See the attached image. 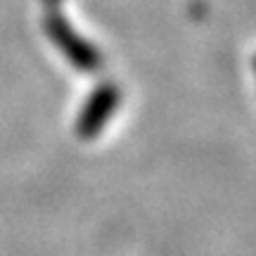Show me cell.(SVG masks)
<instances>
[{
    "mask_svg": "<svg viewBox=\"0 0 256 256\" xmlns=\"http://www.w3.org/2000/svg\"><path fill=\"white\" fill-rule=\"evenodd\" d=\"M43 5H46V14H43L46 34L55 43L57 50L64 55V60H69V64L76 66L78 72H98L102 64L98 48L90 46L69 24V19L64 17L62 8H60V0H43Z\"/></svg>",
    "mask_w": 256,
    "mask_h": 256,
    "instance_id": "obj_1",
    "label": "cell"
},
{
    "mask_svg": "<svg viewBox=\"0 0 256 256\" xmlns=\"http://www.w3.org/2000/svg\"><path fill=\"white\" fill-rule=\"evenodd\" d=\"M119 102H121V90L116 88V83L110 81L100 83L90 92V98L83 102L81 112H78V119H76V126H74L78 140H95L100 136L104 126L112 121Z\"/></svg>",
    "mask_w": 256,
    "mask_h": 256,
    "instance_id": "obj_2",
    "label": "cell"
}]
</instances>
